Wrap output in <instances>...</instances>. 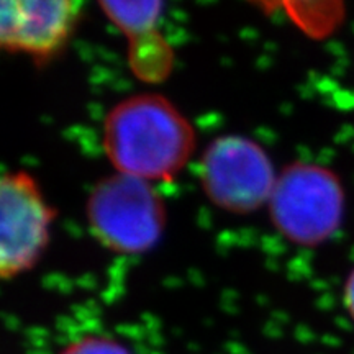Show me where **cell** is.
Listing matches in <instances>:
<instances>
[{"instance_id":"cell-1","label":"cell","mask_w":354,"mask_h":354,"mask_svg":"<svg viewBox=\"0 0 354 354\" xmlns=\"http://www.w3.org/2000/svg\"><path fill=\"white\" fill-rule=\"evenodd\" d=\"M102 148L115 172L153 184L174 179L184 169L196 149V131L169 99L145 92L109 110Z\"/></svg>"},{"instance_id":"cell-2","label":"cell","mask_w":354,"mask_h":354,"mask_svg":"<svg viewBox=\"0 0 354 354\" xmlns=\"http://www.w3.org/2000/svg\"><path fill=\"white\" fill-rule=\"evenodd\" d=\"M268 212L272 227L287 241L320 246L342 228L346 192L333 169L297 161L277 174Z\"/></svg>"},{"instance_id":"cell-3","label":"cell","mask_w":354,"mask_h":354,"mask_svg":"<svg viewBox=\"0 0 354 354\" xmlns=\"http://www.w3.org/2000/svg\"><path fill=\"white\" fill-rule=\"evenodd\" d=\"M92 236L117 254L153 250L166 228V205L151 183L122 172L97 180L86 202Z\"/></svg>"},{"instance_id":"cell-4","label":"cell","mask_w":354,"mask_h":354,"mask_svg":"<svg viewBox=\"0 0 354 354\" xmlns=\"http://www.w3.org/2000/svg\"><path fill=\"white\" fill-rule=\"evenodd\" d=\"M277 174L263 146L243 135H221L210 141L198 162L203 194L216 209L233 215L268 207Z\"/></svg>"},{"instance_id":"cell-5","label":"cell","mask_w":354,"mask_h":354,"mask_svg":"<svg viewBox=\"0 0 354 354\" xmlns=\"http://www.w3.org/2000/svg\"><path fill=\"white\" fill-rule=\"evenodd\" d=\"M56 210L26 171L3 172L0 180V277L33 269L48 248Z\"/></svg>"},{"instance_id":"cell-6","label":"cell","mask_w":354,"mask_h":354,"mask_svg":"<svg viewBox=\"0 0 354 354\" xmlns=\"http://www.w3.org/2000/svg\"><path fill=\"white\" fill-rule=\"evenodd\" d=\"M81 15L73 0H6L0 7V44L7 53L48 63L64 50Z\"/></svg>"},{"instance_id":"cell-7","label":"cell","mask_w":354,"mask_h":354,"mask_svg":"<svg viewBox=\"0 0 354 354\" xmlns=\"http://www.w3.org/2000/svg\"><path fill=\"white\" fill-rule=\"evenodd\" d=\"M128 41V66L133 76L146 84H161L174 66V51L161 30L141 35Z\"/></svg>"},{"instance_id":"cell-8","label":"cell","mask_w":354,"mask_h":354,"mask_svg":"<svg viewBox=\"0 0 354 354\" xmlns=\"http://www.w3.org/2000/svg\"><path fill=\"white\" fill-rule=\"evenodd\" d=\"M104 15L127 39L159 30L162 17L161 2L136 0V2H100Z\"/></svg>"},{"instance_id":"cell-9","label":"cell","mask_w":354,"mask_h":354,"mask_svg":"<svg viewBox=\"0 0 354 354\" xmlns=\"http://www.w3.org/2000/svg\"><path fill=\"white\" fill-rule=\"evenodd\" d=\"M59 354H130V351L107 335H84L66 344Z\"/></svg>"},{"instance_id":"cell-10","label":"cell","mask_w":354,"mask_h":354,"mask_svg":"<svg viewBox=\"0 0 354 354\" xmlns=\"http://www.w3.org/2000/svg\"><path fill=\"white\" fill-rule=\"evenodd\" d=\"M343 307L348 312L349 318L354 322V268L343 284Z\"/></svg>"}]
</instances>
